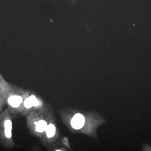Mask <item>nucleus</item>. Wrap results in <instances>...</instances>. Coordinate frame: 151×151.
Listing matches in <instances>:
<instances>
[{
    "instance_id": "obj_1",
    "label": "nucleus",
    "mask_w": 151,
    "mask_h": 151,
    "mask_svg": "<svg viewBox=\"0 0 151 151\" xmlns=\"http://www.w3.org/2000/svg\"><path fill=\"white\" fill-rule=\"evenodd\" d=\"M85 122L84 116L80 113H77L74 115L71 119V125L75 129H80L84 127Z\"/></svg>"
},
{
    "instance_id": "obj_2",
    "label": "nucleus",
    "mask_w": 151,
    "mask_h": 151,
    "mask_svg": "<svg viewBox=\"0 0 151 151\" xmlns=\"http://www.w3.org/2000/svg\"><path fill=\"white\" fill-rule=\"evenodd\" d=\"M39 105V103L34 95H31L28 97L24 102V106L27 108H30L33 106H37Z\"/></svg>"
},
{
    "instance_id": "obj_3",
    "label": "nucleus",
    "mask_w": 151,
    "mask_h": 151,
    "mask_svg": "<svg viewBox=\"0 0 151 151\" xmlns=\"http://www.w3.org/2000/svg\"><path fill=\"white\" fill-rule=\"evenodd\" d=\"M22 98L18 95H14L9 98L8 102L9 105L14 108L19 107L22 103Z\"/></svg>"
},
{
    "instance_id": "obj_4",
    "label": "nucleus",
    "mask_w": 151,
    "mask_h": 151,
    "mask_svg": "<svg viewBox=\"0 0 151 151\" xmlns=\"http://www.w3.org/2000/svg\"><path fill=\"white\" fill-rule=\"evenodd\" d=\"M47 126L48 125L46 122L44 120H40L37 123L36 125V130L38 132L42 133L46 131Z\"/></svg>"
},
{
    "instance_id": "obj_5",
    "label": "nucleus",
    "mask_w": 151,
    "mask_h": 151,
    "mask_svg": "<svg viewBox=\"0 0 151 151\" xmlns=\"http://www.w3.org/2000/svg\"><path fill=\"white\" fill-rule=\"evenodd\" d=\"M4 127L5 128V133L6 137L9 139L12 137V124L11 120H7L5 122Z\"/></svg>"
},
{
    "instance_id": "obj_6",
    "label": "nucleus",
    "mask_w": 151,
    "mask_h": 151,
    "mask_svg": "<svg viewBox=\"0 0 151 151\" xmlns=\"http://www.w3.org/2000/svg\"><path fill=\"white\" fill-rule=\"evenodd\" d=\"M56 132V128L53 124H50L47 126L46 130V134L48 138L54 137Z\"/></svg>"
}]
</instances>
